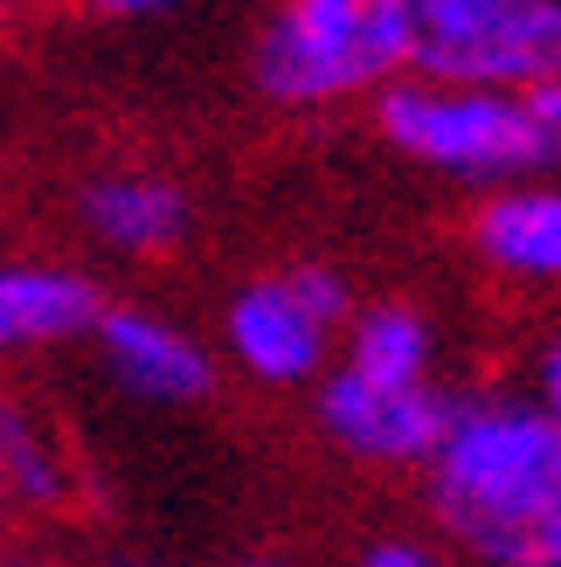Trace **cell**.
<instances>
[{
    "label": "cell",
    "instance_id": "6da1fadb",
    "mask_svg": "<svg viewBox=\"0 0 561 567\" xmlns=\"http://www.w3.org/2000/svg\"><path fill=\"white\" fill-rule=\"evenodd\" d=\"M430 505L443 533L486 567H534L561 513V430L534 394H465L430 450Z\"/></svg>",
    "mask_w": 561,
    "mask_h": 567
},
{
    "label": "cell",
    "instance_id": "7a4b0ae2",
    "mask_svg": "<svg viewBox=\"0 0 561 567\" xmlns=\"http://www.w3.org/2000/svg\"><path fill=\"white\" fill-rule=\"evenodd\" d=\"M375 125L416 166L479 187H520L527 174L561 166V132L548 125L534 91H471V83L396 76L375 97Z\"/></svg>",
    "mask_w": 561,
    "mask_h": 567
},
{
    "label": "cell",
    "instance_id": "3957f363",
    "mask_svg": "<svg viewBox=\"0 0 561 567\" xmlns=\"http://www.w3.org/2000/svg\"><path fill=\"white\" fill-rule=\"evenodd\" d=\"M402 76V0H277L257 35V91L292 111L381 97Z\"/></svg>",
    "mask_w": 561,
    "mask_h": 567
},
{
    "label": "cell",
    "instance_id": "277c9868",
    "mask_svg": "<svg viewBox=\"0 0 561 567\" xmlns=\"http://www.w3.org/2000/svg\"><path fill=\"white\" fill-rule=\"evenodd\" d=\"M402 76L527 91L561 76V0H402Z\"/></svg>",
    "mask_w": 561,
    "mask_h": 567
},
{
    "label": "cell",
    "instance_id": "5b68a950",
    "mask_svg": "<svg viewBox=\"0 0 561 567\" xmlns=\"http://www.w3.org/2000/svg\"><path fill=\"white\" fill-rule=\"evenodd\" d=\"M354 319V291L326 264H292L249 277L222 311V347L264 388H305L333 367V339Z\"/></svg>",
    "mask_w": 561,
    "mask_h": 567
},
{
    "label": "cell",
    "instance_id": "8992f818",
    "mask_svg": "<svg viewBox=\"0 0 561 567\" xmlns=\"http://www.w3.org/2000/svg\"><path fill=\"white\" fill-rule=\"evenodd\" d=\"M458 402L437 374H368L347 360L319 374V430L360 464H430Z\"/></svg>",
    "mask_w": 561,
    "mask_h": 567
},
{
    "label": "cell",
    "instance_id": "52a82bcc",
    "mask_svg": "<svg viewBox=\"0 0 561 567\" xmlns=\"http://www.w3.org/2000/svg\"><path fill=\"white\" fill-rule=\"evenodd\" d=\"M91 339H98L104 374L125 394H139V402H153V409H194V402L215 394V353L187 326L160 319V311L104 305Z\"/></svg>",
    "mask_w": 561,
    "mask_h": 567
},
{
    "label": "cell",
    "instance_id": "ba28073f",
    "mask_svg": "<svg viewBox=\"0 0 561 567\" xmlns=\"http://www.w3.org/2000/svg\"><path fill=\"white\" fill-rule=\"evenodd\" d=\"M104 291L70 264H0V360L91 339Z\"/></svg>",
    "mask_w": 561,
    "mask_h": 567
},
{
    "label": "cell",
    "instance_id": "9c48e42d",
    "mask_svg": "<svg viewBox=\"0 0 561 567\" xmlns=\"http://www.w3.org/2000/svg\"><path fill=\"white\" fill-rule=\"evenodd\" d=\"M83 229H91L111 257H139V264L174 257L187 243V194H181V181L139 174V166L98 174L83 187Z\"/></svg>",
    "mask_w": 561,
    "mask_h": 567
},
{
    "label": "cell",
    "instance_id": "30bf717a",
    "mask_svg": "<svg viewBox=\"0 0 561 567\" xmlns=\"http://www.w3.org/2000/svg\"><path fill=\"white\" fill-rule=\"evenodd\" d=\"M471 249L513 284H561V187H492L471 215Z\"/></svg>",
    "mask_w": 561,
    "mask_h": 567
},
{
    "label": "cell",
    "instance_id": "8fae6325",
    "mask_svg": "<svg viewBox=\"0 0 561 567\" xmlns=\"http://www.w3.org/2000/svg\"><path fill=\"white\" fill-rule=\"evenodd\" d=\"M70 492H76V464H70L63 436H55L42 415L14 409V436H8V498H14V513H63Z\"/></svg>",
    "mask_w": 561,
    "mask_h": 567
},
{
    "label": "cell",
    "instance_id": "7c38bea8",
    "mask_svg": "<svg viewBox=\"0 0 561 567\" xmlns=\"http://www.w3.org/2000/svg\"><path fill=\"white\" fill-rule=\"evenodd\" d=\"M360 567H443V554L437 547H424V540H375L368 554H360Z\"/></svg>",
    "mask_w": 561,
    "mask_h": 567
},
{
    "label": "cell",
    "instance_id": "4fadbf2b",
    "mask_svg": "<svg viewBox=\"0 0 561 567\" xmlns=\"http://www.w3.org/2000/svg\"><path fill=\"white\" fill-rule=\"evenodd\" d=\"M534 402H541V415L561 430V339H548L541 360H534Z\"/></svg>",
    "mask_w": 561,
    "mask_h": 567
},
{
    "label": "cell",
    "instance_id": "5bb4252c",
    "mask_svg": "<svg viewBox=\"0 0 561 567\" xmlns=\"http://www.w3.org/2000/svg\"><path fill=\"white\" fill-rule=\"evenodd\" d=\"M14 409H21V402H8V394H0V540H8V519H14V498H8V436H14Z\"/></svg>",
    "mask_w": 561,
    "mask_h": 567
},
{
    "label": "cell",
    "instance_id": "9a60e30c",
    "mask_svg": "<svg viewBox=\"0 0 561 567\" xmlns=\"http://www.w3.org/2000/svg\"><path fill=\"white\" fill-rule=\"evenodd\" d=\"M76 8H91V14H153L166 0H76Z\"/></svg>",
    "mask_w": 561,
    "mask_h": 567
},
{
    "label": "cell",
    "instance_id": "2e32d148",
    "mask_svg": "<svg viewBox=\"0 0 561 567\" xmlns=\"http://www.w3.org/2000/svg\"><path fill=\"white\" fill-rule=\"evenodd\" d=\"M534 567H561V513L548 519V533H541V547H534Z\"/></svg>",
    "mask_w": 561,
    "mask_h": 567
},
{
    "label": "cell",
    "instance_id": "e0dca14e",
    "mask_svg": "<svg viewBox=\"0 0 561 567\" xmlns=\"http://www.w3.org/2000/svg\"><path fill=\"white\" fill-rule=\"evenodd\" d=\"M35 8H49V0H0V14H35Z\"/></svg>",
    "mask_w": 561,
    "mask_h": 567
},
{
    "label": "cell",
    "instance_id": "ac0fdd59",
    "mask_svg": "<svg viewBox=\"0 0 561 567\" xmlns=\"http://www.w3.org/2000/svg\"><path fill=\"white\" fill-rule=\"evenodd\" d=\"M104 567H166V560H139V554H125V560H104Z\"/></svg>",
    "mask_w": 561,
    "mask_h": 567
},
{
    "label": "cell",
    "instance_id": "d6986e66",
    "mask_svg": "<svg viewBox=\"0 0 561 567\" xmlns=\"http://www.w3.org/2000/svg\"><path fill=\"white\" fill-rule=\"evenodd\" d=\"M243 567H285V560H243Z\"/></svg>",
    "mask_w": 561,
    "mask_h": 567
}]
</instances>
